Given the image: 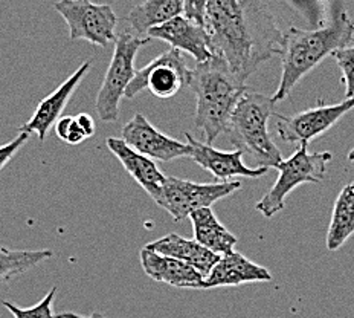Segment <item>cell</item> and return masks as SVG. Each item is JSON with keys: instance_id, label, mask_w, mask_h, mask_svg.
Masks as SVG:
<instances>
[{"instance_id": "6da1fadb", "label": "cell", "mask_w": 354, "mask_h": 318, "mask_svg": "<svg viewBox=\"0 0 354 318\" xmlns=\"http://www.w3.org/2000/svg\"><path fill=\"white\" fill-rule=\"evenodd\" d=\"M203 26L212 54L225 60L241 83L283 53L284 33L263 0H209Z\"/></svg>"}, {"instance_id": "7a4b0ae2", "label": "cell", "mask_w": 354, "mask_h": 318, "mask_svg": "<svg viewBox=\"0 0 354 318\" xmlns=\"http://www.w3.org/2000/svg\"><path fill=\"white\" fill-rule=\"evenodd\" d=\"M353 39L354 21L346 11H341L330 25L315 31L293 26L287 29L281 53V80L272 95L274 103L284 101L310 71L326 57L333 55L335 51L348 48Z\"/></svg>"}, {"instance_id": "3957f363", "label": "cell", "mask_w": 354, "mask_h": 318, "mask_svg": "<svg viewBox=\"0 0 354 318\" xmlns=\"http://www.w3.org/2000/svg\"><path fill=\"white\" fill-rule=\"evenodd\" d=\"M189 89L197 98L196 127L205 135L206 144L211 145L218 135L226 133L240 98L252 91L234 76L225 60L216 55L193 69Z\"/></svg>"}, {"instance_id": "277c9868", "label": "cell", "mask_w": 354, "mask_h": 318, "mask_svg": "<svg viewBox=\"0 0 354 318\" xmlns=\"http://www.w3.org/2000/svg\"><path fill=\"white\" fill-rule=\"evenodd\" d=\"M272 97L254 91L246 92L235 106L227 124V138L237 150L248 153L258 168H277L283 154L268 130L270 116H275Z\"/></svg>"}, {"instance_id": "5b68a950", "label": "cell", "mask_w": 354, "mask_h": 318, "mask_svg": "<svg viewBox=\"0 0 354 318\" xmlns=\"http://www.w3.org/2000/svg\"><path fill=\"white\" fill-rule=\"evenodd\" d=\"M307 144H301L289 159L277 167L278 179L255 205L258 213L272 219L284 209L286 197L302 184H319L327 173V164L333 158L330 152L308 153Z\"/></svg>"}, {"instance_id": "8992f818", "label": "cell", "mask_w": 354, "mask_h": 318, "mask_svg": "<svg viewBox=\"0 0 354 318\" xmlns=\"http://www.w3.org/2000/svg\"><path fill=\"white\" fill-rule=\"evenodd\" d=\"M151 42L150 37L121 33L116 37L113 57L97 95V114L101 121L113 123L120 116V101L136 76L135 60L139 49Z\"/></svg>"}, {"instance_id": "52a82bcc", "label": "cell", "mask_w": 354, "mask_h": 318, "mask_svg": "<svg viewBox=\"0 0 354 318\" xmlns=\"http://www.w3.org/2000/svg\"><path fill=\"white\" fill-rule=\"evenodd\" d=\"M240 188V181L202 184L167 176L156 204L164 209L174 222H180L197 210L211 209L214 204L234 195Z\"/></svg>"}, {"instance_id": "ba28073f", "label": "cell", "mask_w": 354, "mask_h": 318, "mask_svg": "<svg viewBox=\"0 0 354 318\" xmlns=\"http://www.w3.org/2000/svg\"><path fill=\"white\" fill-rule=\"evenodd\" d=\"M55 11L69 26V39L84 40L106 48L116 42L118 17L110 5H95L91 0H58Z\"/></svg>"}, {"instance_id": "9c48e42d", "label": "cell", "mask_w": 354, "mask_h": 318, "mask_svg": "<svg viewBox=\"0 0 354 318\" xmlns=\"http://www.w3.org/2000/svg\"><path fill=\"white\" fill-rule=\"evenodd\" d=\"M191 80H193V71L182 58L180 51L169 48L164 54L153 58L144 68L136 71L135 78L125 92V98H135L145 89H149L158 98H171L183 87H189Z\"/></svg>"}, {"instance_id": "30bf717a", "label": "cell", "mask_w": 354, "mask_h": 318, "mask_svg": "<svg viewBox=\"0 0 354 318\" xmlns=\"http://www.w3.org/2000/svg\"><path fill=\"white\" fill-rule=\"evenodd\" d=\"M353 109L354 100H345L339 103V105L318 106L293 116H284L277 112L275 116L279 120V123H277L278 135L287 143H299V145H308L312 139L330 130L344 115L348 114Z\"/></svg>"}, {"instance_id": "8fae6325", "label": "cell", "mask_w": 354, "mask_h": 318, "mask_svg": "<svg viewBox=\"0 0 354 318\" xmlns=\"http://www.w3.org/2000/svg\"><path fill=\"white\" fill-rule=\"evenodd\" d=\"M121 135L122 141L129 144L133 150L153 161L169 162L180 157L191 158L189 144H183L179 139L159 132L142 114H135L122 127Z\"/></svg>"}, {"instance_id": "7c38bea8", "label": "cell", "mask_w": 354, "mask_h": 318, "mask_svg": "<svg viewBox=\"0 0 354 318\" xmlns=\"http://www.w3.org/2000/svg\"><path fill=\"white\" fill-rule=\"evenodd\" d=\"M147 37L167 42L180 53L183 51L193 57L197 64L208 62L214 57L208 31L203 25L187 19L183 14L164 25L151 28Z\"/></svg>"}, {"instance_id": "4fadbf2b", "label": "cell", "mask_w": 354, "mask_h": 318, "mask_svg": "<svg viewBox=\"0 0 354 318\" xmlns=\"http://www.w3.org/2000/svg\"><path fill=\"white\" fill-rule=\"evenodd\" d=\"M91 68L92 62H84L81 64L80 68L73 72L68 80L63 81L53 94H49L48 97H44L39 103V106L35 107L32 116L29 118L28 123L21 125L19 132H25L29 133V135L35 133L40 141H44L48 136V132L54 124H57L58 120H60L62 112L66 109V106H68L73 92L77 91L81 80L87 76Z\"/></svg>"}, {"instance_id": "5bb4252c", "label": "cell", "mask_w": 354, "mask_h": 318, "mask_svg": "<svg viewBox=\"0 0 354 318\" xmlns=\"http://www.w3.org/2000/svg\"><path fill=\"white\" fill-rule=\"evenodd\" d=\"M187 141L191 147V159L202 168L208 170V172L218 179L220 182L230 181L231 177L235 176H245V177H260L268 173L269 168H250L243 161L241 150L234 152H223L217 150L216 147L211 144H206L198 141L191 133H185Z\"/></svg>"}, {"instance_id": "9a60e30c", "label": "cell", "mask_w": 354, "mask_h": 318, "mask_svg": "<svg viewBox=\"0 0 354 318\" xmlns=\"http://www.w3.org/2000/svg\"><path fill=\"white\" fill-rule=\"evenodd\" d=\"M272 274L268 268L250 262L248 257L240 253H231L221 256L220 260L205 277L202 290L223 286H240L248 283H264L270 282Z\"/></svg>"}, {"instance_id": "2e32d148", "label": "cell", "mask_w": 354, "mask_h": 318, "mask_svg": "<svg viewBox=\"0 0 354 318\" xmlns=\"http://www.w3.org/2000/svg\"><path fill=\"white\" fill-rule=\"evenodd\" d=\"M106 144L107 149L121 162L125 172L156 202L167 181V176L160 172L156 161L133 150L121 138H107Z\"/></svg>"}, {"instance_id": "e0dca14e", "label": "cell", "mask_w": 354, "mask_h": 318, "mask_svg": "<svg viewBox=\"0 0 354 318\" xmlns=\"http://www.w3.org/2000/svg\"><path fill=\"white\" fill-rule=\"evenodd\" d=\"M142 270L150 279L176 288H188V290H202L205 276L182 260L174 257L162 256L153 249L144 247L141 249Z\"/></svg>"}, {"instance_id": "ac0fdd59", "label": "cell", "mask_w": 354, "mask_h": 318, "mask_svg": "<svg viewBox=\"0 0 354 318\" xmlns=\"http://www.w3.org/2000/svg\"><path fill=\"white\" fill-rule=\"evenodd\" d=\"M147 248L153 249L154 253L162 256L174 257L177 260L185 262L191 266H194L197 271H201L206 277L211 272L221 256L212 253L208 248H205L194 239H185L179 234H167L154 242H150L145 245Z\"/></svg>"}, {"instance_id": "d6986e66", "label": "cell", "mask_w": 354, "mask_h": 318, "mask_svg": "<svg viewBox=\"0 0 354 318\" xmlns=\"http://www.w3.org/2000/svg\"><path fill=\"white\" fill-rule=\"evenodd\" d=\"M193 224L194 240L218 256L234 253L237 238L217 219L212 209L197 210L189 216Z\"/></svg>"}, {"instance_id": "ffe728a7", "label": "cell", "mask_w": 354, "mask_h": 318, "mask_svg": "<svg viewBox=\"0 0 354 318\" xmlns=\"http://www.w3.org/2000/svg\"><path fill=\"white\" fill-rule=\"evenodd\" d=\"M183 14V0H145L129 14V24L138 35L149 34L154 26H160L167 21Z\"/></svg>"}, {"instance_id": "44dd1931", "label": "cell", "mask_w": 354, "mask_h": 318, "mask_svg": "<svg viewBox=\"0 0 354 318\" xmlns=\"http://www.w3.org/2000/svg\"><path fill=\"white\" fill-rule=\"evenodd\" d=\"M354 234V188L346 186L339 193L327 231V249L337 251Z\"/></svg>"}, {"instance_id": "7402d4cb", "label": "cell", "mask_w": 354, "mask_h": 318, "mask_svg": "<svg viewBox=\"0 0 354 318\" xmlns=\"http://www.w3.org/2000/svg\"><path fill=\"white\" fill-rule=\"evenodd\" d=\"M53 256L49 249L28 251L0 247V290Z\"/></svg>"}, {"instance_id": "603a6c76", "label": "cell", "mask_w": 354, "mask_h": 318, "mask_svg": "<svg viewBox=\"0 0 354 318\" xmlns=\"http://www.w3.org/2000/svg\"><path fill=\"white\" fill-rule=\"evenodd\" d=\"M57 286H54L44 297L31 308H20L8 300H2V305L10 310L12 318H55L54 300Z\"/></svg>"}, {"instance_id": "cb8c5ba5", "label": "cell", "mask_w": 354, "mask_h": 318, "mask_svg": "<svg viewBox=\"0 0 354 318\" xmlns=\"http://www.w3.org/2000/svg\"><path fill=\"white\" fill-rule=\"evenodd\" d=\"M342 72L345 85V100H354V46L337 49L331 55Z\"/></svg>"}, {"instance_id": "d4e9b609", "label": "cell", "mask_w": 354, "mask_h": 318, "mask_svg": "<svg viewBox=\"0 0 354 318\" xmlns=\"http://www.w3.org/2000/svg\"><path fill=\"white\" fill-rule=\"evenodd\" d=\"M55 133L62 141L71 145H78L87 138L84 130L77 123L75 116H62L55 124Z\"/></svg>"}, {"instance_id": "484cf974", "label": "cell", "mask_w": 354, "mask_h": 318, "mask_svg": "<svg viewBox=\"0 0 354 318\" xmlns=\"http://www.w3.org/2000/svg\"><path fill=\"white\" fill-rule=\"evenodd\" d=\"M29 136H31V135H29V133L20 132L19 135L14 138V139H11L10 143L0 145V172H2V170L6 167V164H8V162L14 157H16L21 147H24L28 143Z\"/></svg>"}, {"instance_id": "4316f807", "label": "cell", "mask_w": 354, "mask_h": 318, "mask_svg": "<svg viewBox=\"0 0 354 318\" xmlns=\"http://www.w3.org/2000/svg\"><path fill=\"white\" fill-rule=\"evenodd\" d=\"M208 2L209 0H183V16L203 25Z\"/></svg>"}, {"instance_id": "83f0119b", "label": "cell", "mask_w": 354, "mask_h": 318, "mask_svg": "<svg viewBox=\"0 0 354 318\" xmlns=\"http://www.w3.org/2000/svg\"><path fill=\"white\" fill-rule=\"evenodd\" d=\"M77 118V123L80 124V127L84 130V133L87 135V138H91L95 135V120L93 118L88 115V114H80L75 116Z\"/></svg>"}, {"instance_id": "f1b7e54d", "label": "cell", "mask_w": 354, "mask_h": 318, "mask_svg": "<svg viewBox=\"0 0 354 318\" xmlns=\"http://www.w3.org/2000/svg\"><path fill=\"white\" fill-rule=\"evenodd\" d=\"M55 318H107L100 312H93L91 315H81L77 312H63V314H57Z\"/></svg>"}, {"instance_id": "f546056e", "label": "cell", "mask_w": 354, "mask_h": 318, "mask_svg": "<svg viewBox=\"0 0 354 318\" xmlns=\"http://www.w3.org/2000/svg\"><path fill=\"white\" fill-rule=\"evenodd\" d=\"M348 159H350V161H354V149L348 153Z\"/></svg>"}, {"instance_id": "4dcf8cb0", "label": "cell", "mask_w": 354, "mask_h": 318, "mask_svg": "<svg viewBox=\"0 0 354 318\" xmlns=\"http://www.w3.org/2000/svg\"><path fill=\"white\" fill-rule=\"evenodd\" d=\"M350 186H351V187H353V188H354V181H353V182H351V184H350Z\"/></svg>"}]
</instances>
